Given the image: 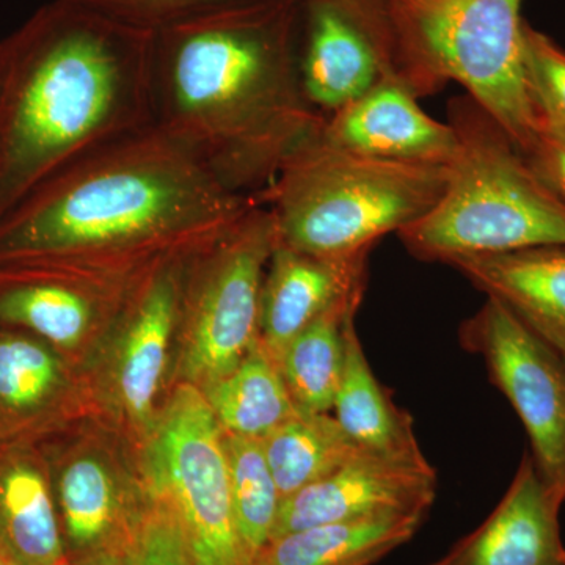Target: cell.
Returning <instances> with one entry per match:
<instances>
[{
  "label": "cell",
  "instance_id": "6da1fadb",
  "mask_svg": "<svg viewBox=\"0 0 565 565\" xmlns=\"http://www.w3.org/2000/svg\"><path fill=\"white\" fill-rule=\"evenodd\" d=\"M300 24L302 0H262L152 33V125L243 195L321 129L300 82Z\"/></svg>",
  "mask_w": 565,
  "mask_h": 565
},
{
  "label": "cell",
  "instance_id": "7a4b0ae2",
  "mask_svg": "<svg viewBox=\"0 0 565 565\" xmlns=\"http://www.w3.org/2000/svg\"><path fill=\"white\" fill-rule=\"evenodd\" d=\"M255 204L152 125L74 162L3 215L0 262L118 281L122 269L196 250Z\"/></svg>",
  "mask_w": 565,
  "mask_h": 565
},
{
  "label": "cell",
  "instance_id": "3957f363",
  "mask_svg": "<svg viewBox=\"0 0 565 565\" xmlns=\"http://www.w3.org/2000/svg\"><path fill=\"white\" fill-rule=\"evenodd\" d=\"M152 126V33L52 0L0 41V218Z\"/></svg>",
  "mask_w": 565,
  "mask_h": 565
},
{
  "label": "cell",
  "instance_id": "277c9868",
  "mask_svg": "<svg viewBox=\"0 0 565 565\" xmlns=\"http://www.w3.org/2000/svg\"><path fill=\"white\" fill-rule=\"evenodd\" d=\"M377 44L385 76L416 98L449 82L526 154L542 125L527 79L523 0H349Z\"/></svg>",
  "mask_w": 565,
  "mask_h": 565
},
{
  "label": "cell",
  "instance_id": "5b68a950",
  "mask_svg": "<svg viewBox=\"0 0 565 565\" xmlns=\"http://www.w3.org/2000/svg\"><path fill=\"white\" fill-rule=\"evenodd\" d=\"M448 122L459 150L444 195L397 233L408 253L448 264L460 256L565 245L564 200L501 126L468 95L449 103Z\"/></svg>",
  "mask_w": 565,
  "mask_h": 565
},
{
  "label": "cell",
  "instance_id": "8992f818",
  "mask_svg": "<svg viewBox=\"0 0 565 565\" xmlns=\"http://www.w3.org/2000/svg\"><path fill=\"white\" fill-rule=\"evenodd\" d=\"M321 131V129H319ZM448 167L366 158L319 139L302 145L255 202L273 217L277 244L316 256L371 252L433 210Z\"/></svg>",
  "mask_w": 565,
  "mask_h": 565
},
{
  "label": "cell",
  "instance_id": "52a82bcc",
  "mask_svg": "<svg viewBox=\"0 0 565 565\" xmlns=\"http://www.w3.org/2000/svg\"><path fill=\"white\" fill-rule=\"evenodd\" d=\"M277 245L273 217L258 203L226 232L192 253L182 274L184 373L206 386L236 370L259 340V300Z\"/></svg>",
  "mask_w": 565,
  "mask_h": 565
},
{
  "label": "cell",
  "instance_id": "ba28073f",
  "mask_svg": "<svg viewBox=\"0 0 565 565\" xmlns=\"http://www.w3.org/2000/svg\"><path fill=\"white\" fill-rule=\"evenodd\" d=\"M148 465L154 497L177 515L196 565H252L234 520L225 433L199 386L174 393Z\"/></svg>",
  "mask_w": 565,
  "mask_h": 565
},
{
  "label": "cell",
  "instance_id": "9c48e42d",
  "mask_svg": "<svg viewBox=\"0 0 565 565\" xmlns=\"http://www.w3.org/2000/svg\"><path fill=\"white\" fill-rule=\"evenodd\" d=\"M465 351L484 360L489 381L525 427L539 475L565 503V362L492 297L460 326Z\"/></svg>",
  "mask_w": 565,
  "mask_h": 565
},
{
  "label": "cell",
  "instance_id": "30bf717a",
  "mask_svg": "<svg viewBox=\"0 0 565 565\" xmlns=\"http://www.w3.org/2000/svg\"><path fill=\"white\" fill-rule=\"evenodd\" d=\"M435 494L437 473L427 460L360 451L333 473L281 500L273 539L373 516L427 515Z\"/></svg>",
  "mask_w": 565,
  "mask_h": 565
},
{
  "label": "cell",
  "instance_id": "8fae6325",
  "mask_svg": "<svg viewBox=\"0 0 565 565\" xmlns=\"http://www.w3.org/2000/svg\"><path fill=\"white\" fill-rule=\"evenodd\" d=\"M319 139L353 154L423 166L448 167L459 150L455 128L427 115L414 93L390 76L323 115Z\"/></svg>",
  "mask_w": 565,
  "mask_h": 565
},
{
  "label": "cell",
  "instance_id": "7c38bea8",
  "mask_svg": "<svg viewBox=\"0 0 565 565\" xmlns=\"http://www.w3.org/2000/svg\"><path fill=\"white\" fill-rule=\"evenodd\" d=\"M370 253L316 256L275 245L259 300V340L275 359L327 311L364 297Z\"/></svg>",
  "mask_w": 565,
  "mask_h": 565
},
{
  "label": "cell",
  "instance_id": "4fadbf2b",
  "mask_svg": "<svg viewBox=\"0 0 565 565\" xmlns=\"http://www.w3.org/2000/svg\"><path fill=\"white\" fill-rule=\"evenodd\" d=\"M299 74L308 103L333 114L385 76L377 44L349 0H302Z\"/></svg>",
  "mask_w": 565,
  "mask_h": 565
},
{
  "label": "cell",
  "instance_id": "5bb4252c",
  "mask_svg": "<svg viewBox=\"0 0 565 565\" xmlns=\"http://www.w3.org/2000/svg\"><path fill=\"white\" fill-rule=\"evenodd\" d=\"M563 504L525 455L486 522L430 565H565Z\"/></svg>",
  "mask_w": 565,
  "mask_h": 565
},
{
  "label": "cell",
  "instance_id": "9a60e30c",
  "mask_svg": "<svg viewBox=\"0 0 565 565\" xmlns=\"http://www.w3.org/2000/svg\"><path fill=\"white\" fill-rule=\"evenodd\" d=\"M455 267L557 352L565 351V245L460 256Z\"/></svg>",
  "mask_w": 565,
  "mask_h": 565
},
{
  "label": "cell",
  "instance_id": "2e32d148",
  "mask_svg": "<svg viewBox=\"0 0 565 565\" xmlns=\"http://www.w3.org/2000/svg\"><path fill=\"white\" fill-rule=\"evenodd\" d=\"M189 255L156 264L132 297L118 363V392L126 411L137 422L151 415L161 386L167 353L178 326L182 274Z\"/></svg>",
  "mask_w": 565,
  "mask_h": 565
},
{
  "label": "cell",
  "instance_id": "e0dca14e",
  "mask_svg": "<svg viewBox=\"0 0 565 565\" xmlns=\"http://www.w3.org/2000/svg\"><path fill=\"white\" fill-rule=\"evenodd\" d=\"M63 542L77 565H131L143 511L121 505L109 471L92 457L74 460L61 479Z\"/></svg>",
  "mask_w": 565,
  "mask_h": 565
},
{
  "label": "cell",
  "instance_id": "ac0fdd59",
  "mask_svg": "<svg viewBox=\"0 0 565 565\" xmlns=\"http://www.w3.org/2000/svg\"><path fill=\"white\" fill-rule=\"evenodd\" d=\"M334 419L360 449L392 459L427 460L415 435L414 418L394 403L375 377L356 334L348 330L343 379L333 404Z\"/></svg>",
  "mask_w": 565,
  "mask_h": 565
},
{
  "label": "cell",
  "instance_id": "d6986e66",
  "mask_svg": "<svg viewBox=\"0 0 565 565\" xmlns=\"http://www.w3.org/2000/svg\"><path fill=\"white\" fill-rule=\"evenodd\" d=\"M426 516L382 515L294 531L273 539L252 565H373L411 542Z\"/></svg>",
  "mask_w": 565,
  "mask_h": 565
},
{
  "label": "cell",
  "instance_id": "ffe728a7",
  "mask_svg": "<svg viewBox=\"0 0 565 565\" xmlns=\"http://www.w3.org/2000/svg\"><path fill=\"white\" fill-rule=\"evenodd\" d=\"M68 274V273H66ZM71 277L9 282L0 291V321L25 327L61 348H74L103 316L106 280Z\"/></svg>",
  "mask_w": 565,
  "mask_h": 565
},
{
  "label": "cell",
  "instance_id": "44dd1931",
  "mask_svg": "<svg viewBox=\"0 0 565 565\" xmlns=\"http://www.w3.org/2000/svg\"><path fill=\"white\" fill-rule=\"evenodd\" d=\"M207 404L225 434L263 440L299 412L280 364L262 340L225 377L203 386Z\"/></svg>",
  "mask_w": 565,
  "mask_h": 565
},
{
  "label": "cell",
  "instance_id": "7402d4cb",
  "mask_svg": "<svg viewBox=\"0 0 565 565\" xmlns=\"http://www.w3.org/2000/svg\"><path fill=\"white\" fill-rule=\"evenodd\" d=\"M363 297L337 305L282 349L278 364L294 404L305 414H330L343 379L348 330Z\"/></svg>",
  "mask_w": 565,
  "mask_h": 565
},
{
  "label": "cell",
  "instance_id": "603a6c76",
  "mask_svg": "<svg viewBox=\"0 0 565 565\" xmlns=\"http://www.w3.org/2000/svg\"><path fill=\"white\" fill-rule=\"evenodd\" d=\"M0 550L17 565L65 563L50 489L31 465H10L0 473Z\"/></svg>",
  "mask_w": 565,
  "mask_h": 565
},
{
  "label": "cell",
  "instance_id": "cb8c5ba5",
  "mask_svg": "<svg viewBox=\"0 0 565 565\" xmlns=\"http://www.w3.org/2000/svg\"><path fill=\"white\" fill-rule=\"evenodd\" d=\"M262 444L281 500L333 473L363 451L334 416L300 411Z\"/></svg>",
  "mask_w": 565,
  "mask_h": 565
},
{
  "label": "cell",
  "instance_id": "d4e9b609",
  "mask_svg": "<svg viewBox=\"0 0 565 565\" xmlns=\"http://www.w3.org/2000/svg\"><path fill=\"white\" fill-rule=\"evenodd\" d=\"M234 520L252 564L273 541L281 497L262 440L225 434Z\"/></svg>",
  "mask_w": 565,
  "mask_h": 565
},
{
  "label": "cell",
  "instance_id": "484cf974",
  "mask_svg": "<svg viewBox=\"0 0 565 565\" xmlns=\"http://www.w3.org/2000/svg\"><path fill=\"white\" fill-rule=\"evenodd\" d=\"M61 382V363L46 345L20 334L0 337V407L11 414L39 411Z\"/></svg>",
  "mask_w": 565,
  "mask_h": 565
},
{
  "label": "cell",
  "instance_id": "4316f807",
  "mask_svg": "<svg viewBox=\"0 0 565 565\" xmlns=\"http://www.w3.org/2000/svg\"><path fill=\"white\" fill-rule=\"evenodd\" d=\"M84 9L128 25L137 31L158 33L182 24L218 13V11L250 6L262 0H71Z\"/></svg>",
  "mask_w": 565,
  "mask_h": 565
},
{
  "label": "cell",
  "instance_id": "83f0119b",
  "mask_svg": "<svg viewBox=\"0 0 565 565\" xmlns=\"http://www.w3.org/2000/svg\"><path fill=\"white\" fill-rule=\"evenodd\" d=\"M525 40L527 79L535 106L545 120L565 131V51L530 24Z\"/></svg>",
  "mask_w": 565,
  "mask_h": 565
},
{
  "label": "cell",
  "instance_id": "f1b7e54d",
  "mask_svg": "<svg viewBox=\"0 0 565 565\" xmlns=\"http://www.w3.org/2000/svg\"><path fill=\"white\" fill-rule=\"evenodd\" d=\"M131 565H196L177 515L159 498L143 511Z\"/></svg>",
  "mask_w": 565,
  "mask_h": 565
},
{
  "label": "cell",
  "instance_id": "f546056e",
  "mask_svg": "<svg viewBox=\"0 0 565 565\" xmlns=\"http://www.w3.org/2000/svg\"><path fill=\"white\" fill-rule=\"evenodd\" d=\"M526 159L565 202V131L542 117V125L535 134Z\"/></svg>",
  "mask_w": 565,
  "mask_h": 565
},
{
  "label": "cell",
  "instance_id": "4dcf8cb0",
  "mask_svg": "<svg viewBox=\"0 0 565 565\" xmlns=\"http://www.w3.org/2000/svg\"><path fill=\"white\" fill-rule=\"evenodd\" d=\"M0 565H17L13 563V561L10 559L9 556L6 555V553L0 550Z\"/></svg>",
  "mask_w": 565,
  "mask_h": 565
},
{
  "label": "cell",
  "instance_id": "1f68e13d",
  "mask_svg": "<svg viewBox=\"0 0 565 565\" xmlns=\"http://www.w3.org/2000/svg\"><path fill=\"white\" fill-rule=\"evenodd\" d=\"M563 359H564V362H565V351L563 352Z\"/></svg>",
  "mask_w": 565,
  "mask_h": 565
},
{
  "label": "cell",
  "instance_id": "d6a6232c",
  "mask_svg": "<svg viewBox=\"0 0 565 565\" xmlns=\"http://www.w3.org/2000/svg\"><path fill=\"white\" fill-rule=\"evenodd\" d=\"M58 565H68V564H66V563H62V564H58Z\"/></svg>",
  "mask_w": 565,
  "mask_h": 565
}]
</instances>
